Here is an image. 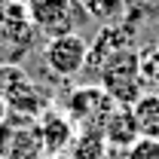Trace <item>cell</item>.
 <instances>
[{"label": "cell", "instance_id": "1", "mask_svg": "<svg viewBox=\"0 0 159 159\" xmlns=\"http://www.w3.org/2000/svg\"><path fill=\"white\" fill-rule=\"evenodd\" d=\"M98 86L113 98L119 107H132L144 95V83L138 70V52L122 46L98 67Z\"/></svg>", "mask_w": 159, "mask_h": 159}, {"label": "cell", "instance_id": "2", "mask_svg": "<svg viewBox=\"0 0 159 159\" xmlns=\"http://www.w3.org/2000/svg\"><path fill=\"white\" fill-rule=\"evenodd\" d=\"M0 98L16 116L37 119L49 110V95L25 74L21 64H9V61H0Z\"/></svg>", "mask_w": 159, "mask_h": 159}, {"label": "cell", "instance_id": "3", "mask_svg": "<svg viewBox=\"0 0 159 159\" xmlns=\"http://www.w3.org/2000/svg\"><path fill=\"white\" fill-rule=\"evenodd\" d=\"M37 28L31 21L28 6L19 0H9L3 19H0V61H9V64H19L37 43Z\"/></svg>", "mask_w": 159, "mask_h": 159}, {"label": "cell", "instance_id": "4", "mask_svg": "<svg viewBox=\"0 0 159 159\" xmlns=\"http://www.w3.org/2000/svg\"><path fill=\"white\" fill-rule=\"evenodd\" d=\"M25 6L31 12L37 34L46 40L77 31V25L83 21V12H86L80 0H25Z\"/></svg>", "mask_w": 159, "mask_h": 159}, {"label": "cell", "instance_id": "5", "mask_svg": "<svg viewBox=\"0 0 159 159\" xmlns=\"http://www.w3.org/2000/svg\"><path fill=\"white\" fill-rule=\"evenodd\" d=\"M43 64H46V70L52 77L74 80L89 64V40L83 37L80 31H70V34L46 40V46H43Z\"/></svg>", "mask_w": 159, "mask_h": 159}, {"label": "cell", "instance_id": "6", "mask_svg": "<svg viewBox=\"0 0 159 159\" xmlns=\"http://www.w3.org/2000/svg\"><path fill=\"white\" fill-rule=\"evenodd\" d=\"M113 107H116L113 98H110L101 86H80V89H74V92L67 95L64 113L74 119L77 129H101Z\"/></svg>", "mask_w": 159, "mask_h": 159}, {"label": "cell", "instance_id": "7", "mask_svg": "<svg viewBox=\"0 0 159 159\" xmlns=\"http://www.w3.org/2000/svg\"><path fill=\"white\" fill-rule=\"evenodd\" d=\"M0 156L3 159H43V138H40L37 122H21V129H16L9 116L0 125Z\"/></svg>", "mask_w": 159, "mask_h": 159}, {"label": "cell", "instance_id": "8", "mask_svg": "<svg viewBox=\"0 0 159 159\" xmlns=\"http://www.w3.org/2000/svg\"><path fill=\"white\" fill-rule=\"evenodd\" d=\"M37 129H40V138H43L46 156H61L64 150H70V144L77 138L74 119L61 110H46L43 116H37Z\"/></svg>", "mask_w": 159, "mask_h": 159}, {"label": "cell", "instance_id": "9", "mask_svg": "<svg viewBox=\"0 0 159 159\" xmlns=\"http://www.w3.org/2000/svg\"><path fill=\"white\" fill-rule=\"evenodd\" d=\"M101 132H104V138H107V147H116V150H129V147L141 138L132 107H119V104L110 110V116L104 119Z\"/></svg>", "mask_w": 159, "mask_h": 159}, {"label": "cell", "instance_id": "10", "mask_svg": "<svg viewBox=\"0 0 159 159\" xmlns=\"http://www.w3.org/2000/svg\"><path fill=\"white\" fill-rule=\"evenodd\" d=\"M132 113H135L141 138L159 141V92H144V95L132 104Z\"/></svg>", "mask_w": 159, "mask_h": 159}, {"label": "cell", "instance_id": "11", "mask_svg": "<svg viewBox=\"0 0 159 159\" xmlns=\"http://www.w3.org/2000/svg\"><path fill=\"white\" fill-rule=\"evenodd\" d=\"M107 156V138L101 129H80L70 144V159H104Z\"/></svg>", "mask_w": 159, "mask_h": 159}, {"label": "cell", "instance_id": "12", "mask_svg": "<svg viewBox=\"0 0 159 159\" xmlns=\"http://www.w3.org/2000/svg\"><path fill=\"white\" fill-rule=\"evenodd\" d=\"M83 9L107 28V25H119V21L125 19L129 3L125 0H83Z\"/></svg>", "mask_w": 159, "mask_h": 159}, {"label": "cell", "instance_id": "13", "mask_svg": "<svg viewBox=\"0 0 159 159\" xmlns=\"http://www.w3.org/2000/svg\"><path fill=\"white\" fill-rule=\"evenodd\" d=\"M138 70L147 92H159V46H147L138 52Z\"/></svg>", "mask_w": 159, "mask_h": 159}, {"label": "cell", "instance_id": "14", "mask_svg": "<svg viewBox=\"0 0 159 159\" xmlns=\"http://www.w3.org/2000/svg\"><path fill=\"white\" fill-rule=\"evenodd\" d=\"M125 159H159V141L138 138L129 150H125Z\"/></svg>", "mask_w": 159, "mask_h": 159}, {"label": "cell", "instance_id": "15", "mask_svg": "<svg viewBox=\"0 0 159 159\" xmlns=\"http://www.w3.org/2000/svg\"><path fill=\"white\" fill-rule=\"evenodd\" d=\"M6 116H9V107H6V101L0 98V125L6 122Z\"/></svg>", "mask_w": 159, "mask_h": 159}, {"label": "cell", "instance_id": "16", "mask_svg": "<svg viewBox=\"0 0 159 159\" xmlns=\"http://www.w3.org/2000/svg\"><path fill=\"white\" fill-rule=\"evenodd\" d=\"M6 6H9V0H0V19H3V12H6Z\"/></svg>", "mask_w": 159, "mask_h": 159}, {"label": "cell", "instance_id": "17", "mask_svg": "<svg viewBox=\"0 0 159 159\" xmlns=\"http://www.w3.org/2000/svg\"><path fill=\"white\" fill-rule=\"evenodd\" d=\"M43 159H61V156H43Z\"/></svg>", "mask_w": 159, "mask_h": 159}, {"label": "cell", "instance_id": "18", "mask_svg": "<svg viewBox=\"0 0 159 159\" xmlns=\"http://www.w3.org/2000/svg\"><path fill=\"white\" fill-rule=\"evenodd\" d=\"M19 3H25V0H19Z\"/></svg>", "mask_w": 159, "mask_h": 159}]
</instances>
